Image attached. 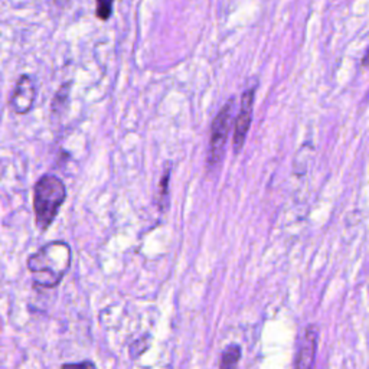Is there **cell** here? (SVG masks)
Returning <instances> with one entry per match:
<instances>
[{"mask_svg":"<svg viewBox=\"0 0 369 369\" xmlns=\"http://www.w3.org/2000/svg\"><path fill=\"white\" fill-rule=\"evenodd\" d=\"M317 339L319 332L316 326L310 324L306 327L305 336L300 342L297 358H296V369H313L316 352H317Z\"/></svg>","mask_w":369,"mask_h":369,"instance_id":"obj_6","label":"cell"},{"mask_svg":"<svg viewBox=\"0 0 369 369\" xmlns=\"http://www.w3.org/2000/svg\"><path fill=\"white\" fill-rule=\"evenodd\" d=\"M114 0H97V16L101 21H107L113 13Z\"/></svg>","mask_w":369,"mask_h":369,"instance_id":"obj_8","label":"cell"},{"mask_svg":"<svg viewBox=\"0 0 369 369\" xmlns=\"http://www.w3.org/2000/svg\"><path fill=\"white\" fill-rule=\"evenodd\" d=\"M67 199L65 183L54 176L44 175L33 186L35 222L40 231H47L55 221Z\"/></svg>","mask_w":369,"mask_h":369,"instance_id":"obj_2","label":"cell"},{"mask_svg":"<svg viewBox=\"0 0 369 369\" xmlns=\"http://www.w3.org/2000/svg\"><path fill=\"white\" fill-rule=\"evenodd\" d=\"M234 115V98L228 100L224 107L220 110V113L215 115L211 127V139L208 146V156H207V166L210 169H215L225 152V144L228 140L231 123Z\"/></svg>","mask_w":369,"mask_h":369,"instance_id":"obj_3","label":"cell"},{"mask_svg":"<svg viewBox=\"0 0 369 369\" xmlns=\"http://www.w3.org/2000/svg\"><path fill=\"white\" fill-rule=\"evenodd\" d=\"M169 178H171V171L168 169L165 172V175H163L161 181H160V189H159V193H160V202L161 203H166L168 202V186H169Z\"/></svg>","mask_w":369,"mask_h":369,"instance_id":"obj_9","label":"cell"},{"mask_svg":"<svg viewBox=\"0 0 369 369\" xmlns=\"http://www.w3.org/2000/svg\"><path fill=\"white\" fill-rule=\"evenodd\" d=\"M72 251L65 241H51L28 259V270L33 284L40 289L59 285L71 267Z\"/></svg>","mask_w":369,"mask_h":369,"instance_id":"obj_1","label":"cell"},{"mask_svg":"<svg viewBox=\"0 0 369 369\" xmlns=\"http://www.w3.org/2000/svg\"><path fill=\"white\" fill-rule=\"evenodd\" d=\"M36 100V90L30 76L22 75L15 84L9 106L15 114H26L32 110Z\"/></svg>","mask_w":369,"mask_h":369,"instance_id":"obj_5","label":"cell"},{"mask_svg":"<svg viewBox=\"0 0 369 369\" xmlns=\"http://www.w3.org/2000/svg\"><path fill=\"white\" fill-rule=\"evenodd\" d=\"M241 355H242V352H241L239 345H237V344L228 345L222 352L220 369H237Z\"/></svg>","mask_w":369,"mask_h":369,"instance_id":"obj_7","label":"cell"},{"mask_svg":"<svg viewBox=\"0 0 369 369\" xmlns=\"http://www.w3.org/2000/svg\"><path fill=\"white\" fill-rule=\"evenodd\" d=\"M362 65H363V67H366V68H369V48H368V51H366V52H365V55H363Z\"/></svg>","mask_w":369,"mask_h":369,"instance_id":"obj_11","label":"cell"},{"mask_svg":"<svg viewBox=\"0 0 369 369\" xmlns=\"http://www.w3.org/2000/svg\"><path fill=\"white\" fill-rule=\"evenodd\" d=\"M62 369H97V366L91 361H83L76 363H65Z\"/></svg>","mask_w":369,"mask_h":369,"instance_id":"obj_10","label":"cell"},{"mask_svg":"<svg viewBox=\"0 0 369 369\" xmlns=\"http://www.w3.org/2000/svg\"><path fill=\"white\" fill-rule=\"evenodd\" d=\"M254 98L256 94L253 90H249L242 96L241 100V108L235 118V126H234V136H232V146L234 152L239 153V150L244 147L245 139H247L249 130L251 127L253 121V110H254Z\"/></svg>","mask_w":369,"mask_h":369,"instance_id":"obj_4","label":"cell"}]
</instances>
